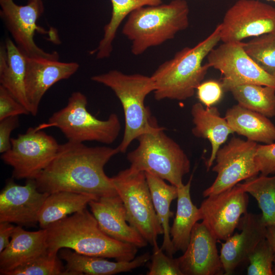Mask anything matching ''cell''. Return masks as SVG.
I'll use <instances>...</instances> for the list:
<instances>
[{
	"label": "cell",
	"mask_w": 275,
	"mask_h": 275,
	"mask_svg": "<svg viewBox=\"0 0 275 275\" xmlns=\"http://www.w3.org/2000/svg\"><path fill=\"white\" fill-rule=\"evenodd\" d=\"M118 148L89 147L68 141L60 145L49 164L34 179L38 189L51 194L67 191L99 198L118 195L111 178L104 172Z\"/></svg>",
	"instance_id": "cell-1"
},
{
	"label": "cell",
	"mask_w": 275,
	"mask_h": 275,
	"mask_svg": "<svg viewBox=\"0 0 275 275\" xmlns=\"http://www.w3.org/2000/svg\"><path fill=\"white\" fill-rule=\"evenodd\" d=\"M45 229L49 253H58L60 250L68 248L81 255L128 261L134 259L138 252L136 246L104 233L87 208L54 222Z\"/></svg>",
	"instance_id": "cell-2"
},
{
	"label": "cell",
	"mask_w": 275,
	"mask_h": 275,
	"mask_svg": "<svg viewBox=\"0 0 275 275\" xmlns=\"http://www.w3.org/2000/svg\"><path fill=\"white\" fill-rule=\"evenodd\" d=\"M221 41L219 24L207 38L193 47H185L161 64L151 76L156 100H186L195 94L210 67L204 59Z\"/></svg>",
	"instance_id": "cell-3"
},
{
	"label": "cell",
	"mask_w": 275,
	"mask_h": 275,
	"mask_svg": "<svg viewBox=\"0 0 275 275\" xmlns=\"http://www.w3.org/2000/svg\"><path fill=\"white\" fill-rule=\"evenodd\" d=\"M189 9L185 0L143 7L132 11L122 28L123 34L131 41L135 56L148 48L171 40L189 25Z\"/></svg>",
	"instance_id": "cell-4"
},
{
	"label": "cell",
	"mask_w": 275,
	"mask_h": 275,
	"mask_svg": "<svg viewBox=\"0 0 275 275\" xmlns=\"http://www.w3.org/2000/svg\"><path fill=\"white\" fill-rule=\"evenodd\" d=\"M91 79L109 88L122 105L125 129L122 142L117 147L119 152H125L131 143L141 135L161 127L152 121L145 105L146 97L155 89L151 76L138 73L127 74L112 70L94 75Z\"/></svg>",
	"instance_id": "cell-5"
},
{
	"label": "cell",
	"mask_w": 275,
	"mask_h": 275,
	"mask_svg": "<svg viewBox=\"0 0 275 275\" xmlns=\"http://www.w3.org/2000/svg\"><path fill=\"white\" fill-rule=\"evenodd\" d=\"M164 128L144 133L139 145L127 154L130 168L150 173L177 187L190 171V161L183 150L164 132Z\"/></svg>",
	"instance_id": "cell-6"
},
{
	"label": "cell",
	"mask_w": 275,
	"mask_h": 275,
	"mask_svg": "<svg viewBox=\"0 0 275 275\" xmlns=\"http://www.w3.org/2000/svg\"><path fill=\"white\" fill-rule=\"evenodd\" d=\"M87 104L85 95L79 91L74 92L65 106L54 113L47 122L36 127L40 130L58 128L70 142L112 144L118 137L121 128L118 115L112 113L107 119L99 120L88 112Z\"/></svg>",
	"instance_id": "cell-7"
},
{
	"label": "cell",
	"mask_w": 275,
	"mask_h": 275,
	"mask_svg": "<svg viewBox=\"0 0 275 275\" xmlns=\"http://www.w3.org/2000/svg\"><path fill=\"white\" fill-rule=\"evenodd\" d=\"M111 179L125 206L127 220L143 238L153 245L163 234L156 215L144 172L129 168Z\"/></svg>",
	"instance_id": "cell-8"
},
{
	"label": "cell",
	"mask_w": 275,
	"mask_h": 275,
	"mask_svg": "<svg viewBox=\"0 0 275 275\" xmlns=\"http://www.w3.org/2000/svg\"><path fill=\"white\" fill-rule=\"evenodd\" d=\"M11 148L1 157L12 168V177L16 179H35L53 159L60 147L53 136L37 127L11 138Z\"/></svg>",
	"instance_id": "cell-9"
},
{
	"label": "cell",
	"mask_w": 275,
	"mask_h": 275,
	"mask_svg": "<svg viewBox=\"0 0 275 275\" xmlns=\"http://www.w3.org/2000/svg\"><path fill=\"white\" fill-rule=\"evenodd\" d=\"M0 15L13 41L26 57L59 60L57 51L46 52L36 43V31L48 34L51 41L58 42L54 30L47 31L37 24L44 10L42 0H29L25 5H17L13 0H0Z\"/></svg>",
	"instance_id": "cell-10"
},
{
	"label": "cell",
	"mask_w": 275,
	"mask_h": 275,
	"mask_svg": "<svg viewBox=\"0 0 275 275\" xmlns=\"http://www.w3.org/2000/svg\"><path fill=\"white\" fill-rule=\"evenodd\" d=\"M256 142L233 136L220 148L212 171L217 173L213 183L203 192V196L218 194L230 188L240 181L258 175L255 162L258 146ZM214 160V161H215Z\"/></svg>",
	"instance_id": "cell-11"
},
{
	"label": "cell",
	"mask_w": 275,
	"mask_h": 275,
	"mask_svg": "<svg viewBox=\"0 0 275 275\" xmlns=\"http://www.w3.org/2000/svg\"><path fill=\"white\" fill-rule=\"evenodd\" d=\"M221 24V41L275 33V7L258 0H238L226 11Z\"/></svg>",
	"instance_id": "cell-12"
},
{
	"label": "cell",
	"mask_w": 275,
	"mask_h": 275,
	"mask_svg": "<svg viewBox=\"0 0 275 275\" xmlns=\"http://www.w3.org/2000/svg\"><path fill=\"white\" fill-rule=\"evenodd\" d=\"M210 67L224 76L222 86L253 84L275 88V76L258 66L247 54L243 42L223 43L212 49L207 56Z\"/></svg>",
	"instance_id": "cell-13"
},
{
	"label": "cell",
	"mask_w": 275,
	"mask_h": 275,
	"mask_svg": "<svg viewBox=\"0 0 275 275\" xmlns=\"http://www.w3.org/2000/svg\"><path fill=\"white\" fill-rule=\"evenodd\" d=\"M203 201L201 220L217 240H225L237 228L240 218L248 212L249 197L238 184Z\"/></svg>",
	"instance_id": "cell-14"
},
{
	"label": "cell",
	"mask_w": 275,
	"mask_h": 275,
	"mask_svg": "<svg viewBox=\"0 0 275 275\" xmlns=\"http://www.w3.org/2000/svg\"><path fill=\"white\" fill-rule=\"evenodd\" d=\"M49 195L38 189L34 179L27 180L24 185L9 180L0 194V222L34 226Z\"/></svg>",
	"instance_id": "cell-15"
},
{
	"label": "cell",
	"mask_w": 275,
	"mask_h": 275,
	"mask_svg": "<svg viewBox=\"0 0 275 275\" xmlns=\"http://www.w3.org/2000/svg\"><path fill=\"white\" fill-rule=\"evenodd\" d=\"M76 62H63L45 58L26 57L25 90L30 114L36 116L47 91L62 80L69 78L78 70Z\"/></svg>",
	"instance_id": "cell-16"
},
{
	"label": "cell",
	"mask_w": 275,
	"mask_h": 275,
	"mask_svg": "<svg viewBox=\"0 0 275 275\" xmlns=\"http://www.w3.org/2000/svg\"><path fill=\"white\" fill-rule=\"evenodd\" d=\"M217 241L203 222H197L183 254L176 258L183 275L224 274Z\"/></svg>",
	"instance_id": "cell-17"
},
{
	"label": "cell",
	"mask_w": 275,
	"mask_h": 275,
	"mask_svg": "<svg viewBox=\"0 0 275 275\" xmlns=\"http://www.w3.org/2000/svg\"><path fill=\"white\" fill-rule=\"evenodd\" d=\"M235 233L221 243L220 258L224 274H232L241 263L248 261L257 245L266 238L267 226L262 214L246 213L240 218Z\"/></svg>",
	"instance_id": "cell-18"
},
{
	"label": "cell",
	"mask_w": 275,
	"mask_h": 275,
	"mask_svg": "<svg viewBox=\"0 0 275 275\" xmlns=\"http://www.w3.org/2000/svg\"><path fill=\"white\" fill-rule=\"evenodd\" d=\"M88 205L100 229L109 237L138 248L148 242L127 220L123 203L118 195L92 200Z\"/></svg>",
	"instance_id": "cell-19"
},
{
	"label": "cell",
	"mask_w": 275,
	"mask_h": 275,
	"mask_svg": "<svg viewBox=\"0 0 275 275\" xmlns=\"http://www.w3.org/2000/svg\"><path fill=\"white\" fill-rule=\"evenodd\" d=\"M47 252L46 231L15 226L9 245L0 252V274L7 273Z\"/></svg>",
	"instance_id": "cell-20"
},
{
	"label": "cell",
	"mask_w": 275,
	"mask_h": 275,
	"mask_svg": "<svg viewBox=\"0 0 275 275\" xmlns=\"http://www.w3.org/2000/svg\"><path fill=\"white\" fill-rule=\"evenodd\" d=\"M58 253L66 263L68 275H112L128 272L145 264L151 258V255L146 253L130 261L114 262L103 257L81 255L68 248Z\"/></svg>",
	"instance_id": "cell-21"
},
{
	"label": "cell",
	"mask_w": 275,
	"mask_h": 275,
	"mask_svg": "<svg viewBox=\"0 0 275 275\" xmlns=\"http://www.w3.org/2000/svg\"><path fill=\"white\" fill-rule=\"evenodd\" d=\"M190 113L194 125L191 129L193 134L198 138L207 139L211 146L210 156L206 162L208 171L220 147L234 132L214 106L205 107L201 102H197L192 105Z\"/></svg>",
	"instance_id": "cell-22"
},
{
	"label": "cell",
	"mask_w": 275,
	"mask_h": 275,
	"mask_svg": "<svg viewBox=\"0 0 275 275\" xmlns=\"http://www.w3.org/2000/svg\"><path fill=\"white\" fill-rule=\"evenodd\" d=\"M26 57L13 40L7 38L0 47V85L30 113L25 90Z\"/></svg>",
	"instance_id": "cell-23"
},
{
	"label": "cell",
	"mask_w": 275,
	"mask_h": 275,
	"mask_svg": "<svg viewBox=\"0 0 275 275\" xmlns=\"http://www.w3.org/2000/svg\"><path fill=\"white\" fill-rule=\"evenodd\" d=\"M225 118L234 133L247 140L265 144L275 142V126L262 114L237 104L227 109Z\"/></svg>",
	"instance_id": "cell-24"
},
{
	"label": "cell",
	"mask_w": 275,
	"mask_h": 275,
	"mask_svg": "<svg viewBox=\"0 0 275 275\" xmlns=\"http://www.w3.org/2000/svg\"><path fill=\"white\" fill-rule=\"evenodd\" d=\"M192 177L193 176L186 184L177 187V209L170 228V236L175 253L185 251L195 225L201 220L199 208L194 204L191 199Z\"/></svg>",
	"instance_id": "cell-25"
},
{
	"label": "cell",
	"mask_w": 275,
	"mask_h": 275,
	"mask_svg": "<svg viewBox=\"0 0 275 275\" xmlns=\"http://www.w3.org/2000/svg\"><path fill=\"white\" fill-rule=\"evenodd\" d=\"M95 199L90 196L67 191L50 194L39 212V226L41 229H45L68 215L87 208L89 203Z\"/></svg>",
	"instance_id": "cell-26"
},
{
	"label": "cell",
	"mask_w": 275,
	"mask_h": 275,
	"mask_svg": "<svg viewBox=\"0 0 275 275\" xmlns=\"http://www.w3.org/2000/svg\"><path fill=\"white\" fill-rule=\"evenodd\" d=\"M154 209L163 231L161 248L168 255L173 257L175 253L170 236V218L173 215L170 210L172 202L178 196L177 187L169 184L164 180L145 172Z\"/></svg>",
	"instance_id": "cell-27"
},
{
	"label": "cell",
	"mask_w": 275,
	"mask_h": 275,
	"mask_svg": "<svg viewBox=\"0 0 275 275\" xmlns=\"http://www.w3.org/2000/svg\"><path fill=\"white\" fill-rule=\"evenodd\" d=\"M112 12L109 22L103 28V37L97 47L91 52L97 59L108 58L113 51V43L124 19L135 10L145 6L162 4L163 0H110Z\"/></svg>",
	"instance_id": "cell-28"
},
{
	"label": "cell",
	"mask_w": 275,
	"mask_h": 275,
	"mask_svg": "<svg viewBox=\"0 0 275 275\" xmlns=\"http://www.w3.org/2000/svg\"><path fill=\"white\" fill-rule=\"evenodd\" d=\"M231 93L238 104L268 118L275 116V88L253 84L222 86Z\"/></svg>",
	"instance_id": "cell-29"
},
{
	"label": "cell",
	"mask_w": 275,
	"mask_h": 275,
	"mask_svg": "<svg viewBox=\"0 0 275 275\" xmlns=\"http://www.w3.org/2000/svg\"><path fill=\"white\" fill-rule=\"evenodd\" d=\"M257 201L267 227L275 228V175H257L238 183Z\"/></svg>",
	"instance_id": "cell-30"
},
{
	"label": "cell",
	"mask_w": 275,
	"mask_h": 275,
	"mask_svg": "<svg viewBox=\"0 0 275 275\" xmlns=\"http://www.w3.org/2000/svg\"><path fill=\"white\" fill-rule=\"evenodd\" d=\"M243 47L247 54L262 69L275 76V33L254 37Z\"/></svg>",
	"instance_id": "cell-31"
},
{
	"label": "cell",
	"mask_w": 275,
	"mask_h": 275,
	"mask_svg": "<svg viewBox=\"0 0 275 275\" xmlns=\"http://www.w3.org/2000/svg\"><path fill=\"white\" fill-rule=\"evenodd\" d=\"M60 259L58 253L47 251L7 275H68Z\"/></svg>",
	"instance_id": "cell-32"
},
{
	"label": "cell",
	"mask_w": 275,
	"mask_h": 275,
	"mask_svg": "<svg viewBox=\"0 0 275 275\" xmlns=\"http://www.w3.org/2000/svg\"><path fill=\"white\" fill-rule=\"evenodd\" d=\"M274 252L265 238L256 246L249 257V265L247 268L248 275H273Z\"/></svg>",
	"instance_id": "cell-33"
},
{
	"label": "cell",
	"mask_w": 275,
	"mask_h": 275,
	"mask_svg": "<svg viewBox=\"0 0 275 275\" xmlns=\"http://www.w3.org/2000/svg\"><path fill=\"white\" fill-rule=\"evenodd\" d=\"M152 246L153 253L147 275H183L176 258L166 255L157 243Z\"/></svg>",
	"instance_id": "cell-34"
},
{
	"label": "cell",
	"mask_w": 275,
	"mask_h": 275,
	"mask_svg": "<svg viewBox=\"0 0 275 275\" xmlns=\"http://www.w3.org/2000/svg\"><path fill=\"white\" fill-rule=\"evenodd\" d=\"M255 162L261 175L275 174V143L258 145Z\"/></svg>",
	"instance_id": "cell-35"
},
{
	"label": "cell",
	"mask_w": 275,
	"mask_h": 275,
	"mask_svg": "<svg viewBox=\"0 0 275 275\" xmlns=\"http://www.w3.org/2000/svg\"><path fill=\"white\" fill-rule=\"evenodd\" d=\"M29 114V110L0 85V120L11 116Z\"/></svg>",
	"instance_id": "cell-36"
},
{
	"label": "cell",
	"mask_w": 275,
	"mask_h": 275,
	"mask_svg": "<svg viewBox=\"0 0 275 275\" xmlns=\"http://www.w3.org/2000/svg\"><path fill=\"white\" fill-rule=\"evenodd\" d=\"M223 92L221 83L214 80L202 82L197 89L198 98L206 107L214 106L219 102Z\"/></svg>",
	"instance_id": "cell-37"
},
{
	"label": "cell",
	"mask_w": 275,
	"mask_h": 275,
	"mask_svg": "<svg viewBox=\"0 0 275 275\" xmlns=\"http://www.w3.org/2000/svg\"><path fill=\"white\" fill-rule=\"evenodd\" d=\"M19 125V116H11L0 120V153L8 151L11 146L10 137L13 130Z\"/></svg>",
	"instance_id": "cell-38"
},
{
	"label": "cell",
	"mask_w": 275,
	"mask_h": 275,
	"mask_svg": "<svg viewBox=\"0 0 275 275\" xmlns=\"http://www.w3.org/2000/svg\"><path fill=\"white\" fill-rule=\"evenodd\" d=\"M15 228L11 223L0 222V252L9 245Z\"/></svg>",
	"instance_id": "cell-39"
},
{
	"label": "cell",
	"mask_w": 275,
	"mask_h": 275,
	"mask_svg": "<svg viewBox=\"0 0 275 275\" xmlns=\"http://www.w3.org/2000/svg\"><path fill=\"white\" fill-rule=\"evenodd\" d=\"M266 239L272 247L275 255V228L272 226L267 227Z\"/></svg>",
	"instance_id": "cell-40"
},
{
	"label": "cell",
	"mask_w": 275,
	"mask_h": 275,
	"mask_svg": "<svg viewBox=\"0 0 275 275\" xmlns=\"http://www.w3.org/2000/svg\"><path fill=\"white\" fill-rule=\"evenodd\" d=\"M273 268H274V272L275 273V258L273 260Z\"/></svg>",
	"instance_id": "cell-41"
},
{
	"label": "cell",
	"mask_w": 275,
	"mask_h": 275,
	"mask_svg": "<svg viewBox=\"0 0 275 275\" xmlns=\"http://www.w3.org/2000/svg\"><path fill=\"white\" fill-rule=\"evenodd\" d=\"M266 1H273V2H275V0H266Z\"/></svg>",
	"instance_id": "cell-42"
}]
</instances>
